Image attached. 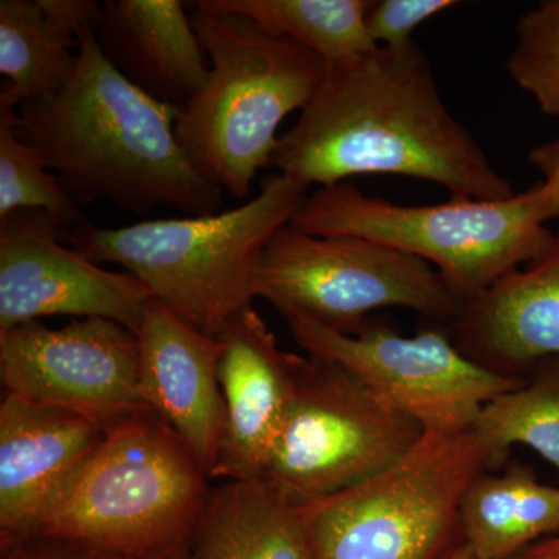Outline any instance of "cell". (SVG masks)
<instances>
[{"instance_id":"cell-1","label":"cell","mask_w":559,"mask_h":559,"mask_svg":"<svg viewBox=\"0 0 559 559\" xmlns=\"http://www.w3.org/2000/svg\"><path fill=\"white\" fill-rule=\"evenodd\" d=\"M271 167L311 186L393 175L437 183L451 197H513L480 143L441 98L417 40L325 64L299 119L278 140Z\"/></svg>"},{"instance_id":"cell-2","label":"cell","mask_w":559,"mask_h":559,"mask_svg":"<svg viewBox=\"0 0 559 559\" xmlns=\"http://www.w3.org/2000/svg\"><path fill=\"white\" fill-rule=\"evenodd\" d=\"M79 62L53 94L0 108L79 204L116 202L138 215L168 205L213 215L223 190L202 178L176 135L180 109L132 86L106 60L94 27L79 36Z\"/></svg>"},{"instance_id":"cell-3","label":"cell","mask_w":559,"mask_h":559,"mask_svg":"<svg viewBox=\"0 0 559 559\" xmlns=\"http://www.w3.org/2000/svg\"><path fill=\"white\" fill-rule=\"evenodd\" d=\"M308 190L272 173L261 180L259 194L240 207L116 229L83 221L66 234V241L94 263L123 267L183 322L216 337L252 307L263 250L299 213Z\"/></svg>"},{"instance_id":"cell-4","label":"cell","mask_w":559,"mask_h":559,"mask_svg":"<svg viewBox=\"0 0 559 559\" xmlns=\"http://www.w3.org/2000/svg\"><path fill=\"white\" fill-rule=\"evenodd\" d=\"M191 22L210 73L180 109L176 135L202 178L245 200L257 173L271 167L280 124L310 103L325 62L215 0L194 3Z\"/></svg>"},{"instance_id":"cell-5","label":"cell","mask_w":559,"mask_h":559,"mask_svg":"<svg viewBox=\"0 0 559 559\" xmlns=\"http://www.w3.org/2000/svg\"><path fill=\"white\" fill-rule=\"evenodd\" d=\"M210 480L164 419L138 412L106 428L39 535L124 559L150 557L193 539Z\"/></svg>"},{"instance_id":"cell-6","label":"cell","mask_w":559,"mask_h":559,"mask_svg":"<svg viewBox=\"0 0 559 559\" xmlns=\"http://www.w3.org/2000/svg\"><path fill=\"white\" fill-rule=\"evenodd\" d=\"M319 237H355L426 261L463 307L549 246L535 191L507 200L451 197L428 205L367 197L353 182L319 187L289 223Z\"/></svg>"},{"instance_id":"cell-7","label":"cell","mask_w":559,"mask_h":559,"mask_svg":"<svg viewBox=\"0 0 559 559\" xmlns=\"http://www.w3.org/2000/svg\"><path fill=\"white\" fill-rule=\"evenodd\" d=\"M487 457L473 432H425L403 459L300 503L316 559H441L462 543L460 503Z\"/></svg>"},{"instance_id":"cell-8","label":"cell","mask_w":559,"mask_h":559,"mask_svg":"<svg viewBox=\"0 0 559 559\" xmlns=\"http://www.w3.org/2000/svg\"><path fill=\"white\" fill-rule=\"evenodd\" d=\"M255 297L289 322L355 334L373 312L404 308L450 325L463 304L426 261L355 237H319L286 226L272 235Z\"/></svg>"},{"instance_id":"cell-9","label":"cell","mask_w":559,"mask_h":559,"mask_svg":"<svg viewBox=\"0 0 559 559\" xmlns=\"http://www.w3.org/2000/svg\"><path fill=\"white\" fill-rule=\"evenodd\" d=\"M423 433L414 418L340 364L300 356L285 425L263 477L294 502H311L388 469Z\"/></svg>"},{"instance_id":"cell-10","label":"cell","mask_w":559,"mask_h":559,"mask_svg":"<svg viewBox=\"0 0 559 559\" xmlns=\"http://www.w3.org/2000/svg\"><path fill=\"white\" fill-rule=\"evenodd\" d=\"M289 330L307 355L340 364L425 432H469L485 404L522 382L471 360L439 323L414 336L377 320L355 334L307 320L289 322Z\"/></svg>"},{"instance_id":"cell-11","label":"cell","mask_w":559,"mask_h":559,"mask_svg":"<svg viewBox=\"0 0 559 559\" xmlns=\"http://www.w3.org/2000/svg\"><path fill=\"white\" fill-rule=\"evenodd\" d=\"M0 380L7 393L105 429L150 411L140 396L138 336L108 319L0 330Z\"/></svg>"},{"instance_id":"cell-12","label":"cell","mask_w":559,"mask_h":559,"mask_svg":"<svg viewBox=\"0 0 559 559\" xmlns=\"http://www.w3.org/2000/svg\"><path fill=\"white\" fill-rule=\"evenodd\" d=\"M68 229L39 210L0 219V330L50 316L108 319L138 334L153 294L66 246Z\"/></svg>"},{"instance_id":"cell-13","label":"cell","mask_w":559,"mask_h":559,"mask_svg":"<svg viewBox=\"0 0 559 559\" xmlns=\"http://www.w3.org/2000/svg\"><path fill=\"white\" fill-rule=\"evenodd\" d=\"M98 423L7 393L0 403V540L39 535L105 437Z\"/></svg>"},{"instance_id":"cell-14","label":"cell","mask_w":559,"mask_h":559,"mask_svg":"<svg viewBox=\"0 0 559 559\" xmlns=\"http://www.w3.org/2000/svg\"><path fill=\"white\" fill-rule=\"evenodd\" d=\"M219 382L226 429L212 479L263 477L277 444L296 380L299 355L280 347L253 307L221 330Z\"/></svg>"},{"instance_id":"cell-15","label":"cell","mask_w":559,"mask_h":559,"mask_svg":"<svg viewBox=\"0 0 559 559\" xmlns=\"http://www.w3.org/2000/svg\"><path fill=\"white\" fill-rule=\"evenodd\" d=\"M135 336L143 404L186 441L212 477L226 429L218 337L193 329L154 297Z\"/></svg>"},{"instance_id":"cell-16","label":"cell","mask_w":559,"mask_h":559,"mask_svg":"<svg viewBox=\"0 0 559 559\" xmlns=\"http://www.w3.org/2000/svg\"><path fill=\"white\" fill-rule=\"evenodd\" d=\"M447 330L463 355L518 381L559 356V227L535 260L465 305Z\"/></svg>"},{"instance_id":"cell-17","label":"cell","mask_w":559,"mask_h":559,"mask_svg":"<svg viewBox=\"0 0 559 559\" xmlns=\"http://www.w3.org/2000/svg\"><path fill=\"white\" fill-rule=\"evenodd\" d=\"M106 60L154 100L182 109L210 62L180 0H106L94 27Z\"/></svg>"},{"instance_id":"cell-18","label":"cell","mask_w":559,"mask_h":559,"mask_svg":"<svg viewBox=\"0 0 559 559\" xmlns=\"http://www.w3.org/2000/svg\"><path fill=\"white\" fill-rule=\"evenodd\" d=\"M193 539L198 559H316L300 503L264 477L213 488Z\"/></svg>"},{"instance_id":"cell-19","label":"cell","mask_w":559,"mask_h":559,"mask_svg":"<svg viewBox=\"0 0 559 559\" xmlns=\"http://www.w3.org/2000/svg\"><path fill=\"white\" fill-rule=\"evenodd\" d=\"M460 532L480 559H513L559 533V485L544 484L530 465L484 471L463 495Z\"/></svg>"},{"instance_id":"cell-20","label":"cell","mask_w":559,"mask_h":559,"mask_svg":"<svg viewBox=\"0 0 559 559\" xmlns=\"http://www.w3.org/2000/svg\"><path fill=\"white\" fill-rule=\"evenodd\" d=\"M79 36L47 13L40 0L0 2V73L10 80L0 108L53 94L75 72Z\"/></svg>"},{"instance_id":"cell-21","label":"cell","mask_w":559,"mask_h":559,"mask_svg":"<svg viewBox=\"0 0 559 559\" xmlns=\"http://www.w3.org/2000/svg\"><path fill=\"white\" fill-rule=\"evenodd\" d=\"M471 432L499 469L514 447H527L559 476V356L540 359L518 388L485 404Z\"/></svg>"},{"instance_id":"cell-22","label":"cell","mask_w":559,"mask_h":559,"mask_svg":"<svg viewBox=\"0 0 559 559\" xmlns=\"http://www.w3.org/2000/svg\"><path fill=\"white\" fill-rule=\"evenodd\" d=\"M261 31L318 55L325 64L377 49L366 25L370 0H215Z\"/></svg>"},{"instance_id":"cell-23","label":"cell","mask_w":559,"mask_h":559,"mask_svg":"<svg viewBox=\"0 0 559 559\" xmlns=\"http://www.w3.org/2000/svg\"><path fill=\"white\" fill-rule=\"evenodd\" d=\"M20 210H39L64 229L83 223L79 202L0 110V219Z\"/></svg>"},{"instance_id":"cell-24","label":"cell","mask_w":559,"mask_h":559,"mask_svg":"<svg viewBox=\"0 0 559 559\" xmlns=\"http://www.w3.org/2000/svg\"><path fill=\"white\" fill-rule=\"evenodd\" d=\"M514 36L507 72L544 114L559 119V0H543L522 14Z\"/></svg>"},{"instance_id":"cell-25","label":"cell","mask_w":559,"mask_h":559,"mask_svg":"<svg viewBox=\"0 0 559 559\" xmlns=\"http://www.w3.org/2000/svg\"><path fill=\"white\" fill-rule=\"evenodd\" d=\"M457 5V0H374L367 9V31L374 46L403 47L415 40L419 25Z\"/></svg>"},{"instance_id":"cell-26","label":"cell","mask_w":559,"mask_h":559,"mask_svg":"<svg viewBox=\"0 0 559 559\" xmlns=\"http://www.w3.org/2000/svg\"><path fill=\"white\" fill-rule=\"evenodd\" d=\"M2 559H124L72 543V540L36 535L2 546Z\"/></svg>"},{"instance_id":"cell-27","label":"cell","mask_w":559,"mask_h":559,"mask_svg":"<svg viewBox=\"0 0 559 559\" xmlns=\"http://www.w3.org/2000/svg\"><path fill=\"white\" fill-rule=\"evenodd\" d=\"M528 162L543 176V180L533 186L540 218L544 223L559 219V139L530 150Z\"/></svg>"},{"instance_id":"cell-28","label":"cell","mask_w":559,"mask_h":559,"mask_svg":"<svg viewBox=\"0 0 559 559\" xmlns=\"http://www.w3.org/2000/svg\"><path fill=\"white\" fill-rule=\"evenodd\" d=\"M513 559H559V533L533 544Z\"/></svg>"},{"instance_id":"cell-29","label":"cell","mask_w":559,"mask_h":559,"mask_svg":"<svg viewBox=\"0 0 559 559\" xmlns=\"http://www.w3.org/2000/svg\"><path fill=\"white\" fill-rule=\"evenodd\" d=\"M190 543L178 544V546L168 547V549L140 559H198L197 554L191 550Z\"/></svg>"},{"instance_id":"cell-30","label":"cell","mask_w":559,"mask_h":559,"mask_svg":"<svg viewBox=\"0 0 559 559\" xmlns=\"http://www.w3.org/2000/svg\"><path fill=\"white\" fill-rule=\"evenodd\" d=\"M441 559H480L477 557L476 551L471 549L468 544L466 543H459L457 546L452 547L450 551H448L447 555H444Z\"/></svg>"}]
</instances>
